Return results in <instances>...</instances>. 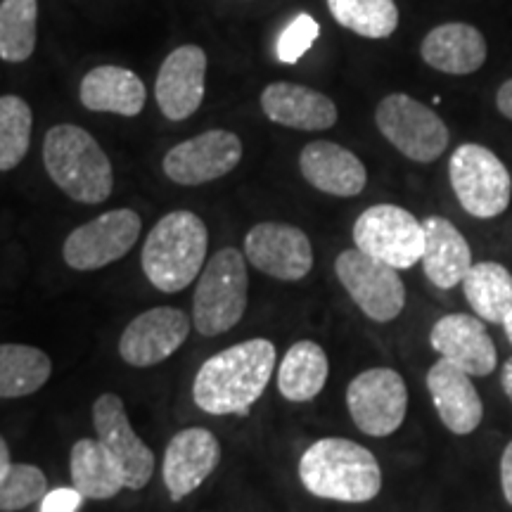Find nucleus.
Returning <instances> with one entry per match:
<instances>
[{
    "label": "nucleus",
    "instance_id": "obj_14",
    "mask_svg": "<svg viewBox=\"0 0 512 512\" xmlns=\"http://www.w3.org/2000/svg\"><path fill=\"white\" fill-rule=\"evenodd\" d=\"M245 259L256 271L275 280L297 283L313 268V247L309 235L290 223H256L245 238Z\"/></svg>",
    "mask_w": 512,
    "mask_h": 512
},
{
    "label": "nucleus",
    "instance_id": "obj_27",
    "mask_svg": "<svg viewBox=\"0 0 512 512\" xmlns=\"http://www.w3.org/2000/svg\"><path fill=\"white\" fill-rule=\"evenodd\" d=\"M467 304L484 323L503 325L512 313V273L498 261L472 264L463 280Z\"/></svg>",
    "mask_w": 512,
    "mask_h": 512
},
{
    "label": "nucleus",
    "instance_id": "obj_6",
    "mask_svg": "<svg viewBox=\"0 0 512 512\" xmlns=\"http://www.w3.org/2000/svg\"><path fill=\"white\" fill-rule=\"evenodd\" d=\"M448 178L460 207L475 219H496L512 200V176L489 147L463 143L448 162Z\"/></svg>",
    "mask_w": 512,
    "mask_h": 512
},
{
    "label": "nucleus",
    "instance_id": "obj_26",
    "mask_svg": "<svg viewBox=\"0 0 512 512\" xmlns=\"http://www.w3.org/2000/svg\"><path fill=\"white\" fill-rule=\"evenodd\" d=\"M330 375V361L323 347L311 339L292 344L278 368V389L287 401L304 403L323 392Z\"/></svg>",
    "mask_w": 512,
    "mask_h": 512
},
{
    "label": "nucleus",
    "instance_id": "obj_10",
    "mask_svg": "<svg viewBox=\"0 0 512 512\" xmlns=\"http://www.w3.org/2000/svg\"><path fill=\"white\" fill-rule=\"evenodd\" d=\"M347 408L363 434L377 439L389 437L406 420V382L392 368H370L349 382Z\"/></svg>",
    "mask_w": 512,
    "mask_h": 512
},
{
    "label": "nucleus",
    "instance_id": "obj_23",
    "mask_svg": "<svg viewBox=\"0 0 512 512\" xmlns=\"http://www.w3.org/2000/svg\"><path fill=\"white\" fill-rule=\"evenodd\" d=\"M425 226V249L420 264L427 280L439 290H453L463 285L465 275L472 268V249L465 235L444 216H430L422 221Z\"/></svg>",
    "mask_w": 512,
    "mask_h": 512
},
{
    "label": "nucleus",
    "instance_id": "obj_7",
    "mask_svg": "<svg viewBox=\"0 0 512 512\" xmlns=\"http://www.w3.org/2000/svg\"><path fill=\"white\" fill-rule=\"evenodd\" d=\"M375 124L389 145L418 164L437 162L451 140L444 119L425 102L406 93L382 98L375 110Z\"/></svg>",
    "mask_w": 512,
    "mask_h": 512
},
{
    "label": "nucleus",
    "instance_id": "obj_1",
    "mask_svg": "<svg viewBox=\"0 0 512 512\" xmlns=\"http://www.w3.org/2000/svg\"><path fill=\"white\" fill-rule=\"evenodd\" d=\"M273 368V342L247 339L202 363L192 384V399L209 415H247L266 392Z\"/></svg>",
    "mask_w": 512,
    "mask_h": 512
},
{
    "label": "nucleus",
    "instance_id": "obj_30",
    "mask_svg": "<svg viewBox=\"0 0 512 512\" xmlns=\"http://www.w3.org/2000/svg\"><path fill=\"white\" fill-rule=\"evenodd\" d=\"M38 0H3L0 3V60L27 62L36 50Z\"/></svg>",
    "mask_w": 512,
    "mask_h": 512
},
{
    "label": "nucleus",
    "instance_id": "obj_18",
    "mask_svg": "<svg viewBox=\"0 0 512 512\" xmlns=\"http://www.w3.org/2000/svg\"><path fill=\"white\" fill-rule=\"evenodd\" d=\"M221 463V444L204 427H188L169 441L164 453L162 477L174 501L200 489Z\"/></svg>",
    "mask_w": 512,
    "mask_h": 512
},
{
    "label": "nucleus",
    "instance_id": "obj_12",
    "mask_svg": "<svg viewBox=\"0 0 512 512\" xmlns=\"http://www.w3.org/2000/svg\"><path fill=\"white\" fill-rule=\"evenodd\" d=\"M242 159V140L226 128L183 140L164 155L162 169L178 185H204L228 176Z\"/></svg>",
    "mask_w": 512,
    "mask_h": 512
},
{
    "label": "nucleus",
    "instance_id": "obj_17",
    "mask_svg": "<svg viewBox=\"0 0 512 512\" xmlns=\"http://www.w3.org/2000/svg\"><path fill=\"white\" fill-rule=\"evenodd\" d=\"M430 344L441 358L472 377L491 375L498 363L494 339L482 318L470 313H448L439 318L430 332Z\"/></svg>",
    "mask_w": 512,
    "mask_h": 512
},
{
    "label": "nucleus",
    "instance_id": "obj_36",
    "mask_svg": "<svg viewBox=\"0 0 512 512\" xmlns=\"http://www.w3.org/2000/svg\"><path fill=\"white\" fill-rule=\"evenodd\" d=\"M496 107H498V112H501L505 119L512 121V79H508L501 88H498Z\"/></svg>",
    "mask_w": 512,
    "mask_h": 512
},
{
    "label": "nucleus",
    "instance_id": "obj_21",
    "mask_svg": "<svg viewBox=\"0 0 512 512\" xmlns=\"http://www.w3.org/2000/svg\"><path fill=\"white\" fill-rule=\"evenodd\" d=\"M261 110L273 124L297 131H328L337 124V105L328 95L302 83L275 81L261 93Z\"/></svg>",
    "mask_w": 512,
    "mask_h": 512
},
{
    "label": "nucleus",
    "instance_id": "obj_8",
    "mask_svg": "<svg viewBox=\"0 0 512 512\" xmlns=\"http://www.w3.org/2000/svg\"><path fill=\"white\" fill-rule=\"evenodd\" d=\"M354 245L382 264L406 271L420 264L425 226L408 209L396 204H375L356 219Z\"/></svg>",
    "mask_w": 512,
    "mask_h": 512
},
{
    "label": "nucleus",
    "instance_id": "obj_31",
    "mask_svg": "<svg viewBox=\"0 0 512 512\" xmlns=\"http://www.w3.org/2000/svg\"><path fill=\"white\" fill-rule=\"evenodd\" d=\"M34 112L19 95L0 98V171H12L22 164L31 145Z\"/></svg>",
    "mask_w": 512,
    "mask_h": 512
},
{
    "label": "nucleus",
    "instance_id": "obj_2",
    "mask_svg": "<svg viewBox=\"0 0 512 512\" xmlns=\"http://www.w3.org/2000/svg\"><path fill=\"white\" fill-rule=\"evenodd\" d=\"M299 479L316 498L339 503H368L380 494V463L366 446L351 439H320L299 460Z\"/></svg>",
    "mask_w": 512,
    "mask_h": 512
},
{
    "label": "nucleus",
    "instance_id": "obj_25",
    "mask_svg": "<svg viewBox=\"0 0 512 512\" xmlns=\"http://www.w3.org/2000/svg\"><path fill=\"white\" fill-rule=\"evenodd\" d=\"M69 472H72L74 489L91 501H107L126 489L117 460L98 439L76 441L69 456Z\"/></svg>",
    "mask_w": 512,
    "mask_h": 512
},
{
    "label": "nucleus",
    "instance_id": "obj_35",
    "mask_svg": "<svg viewBox=\"0 0 512 512\" xmlns=\"http://www.w3.org/2000/svg\"><path fill=\"white\" fill-rule=\"evenodd\" d=\"M501 486H503L505 501L512 505V441L505 446L501 456Z\"/></svg>",
    "mask_w": 512,
    "mask_h": 512
},
{
    "label": "nucleus",
    "instance_id": "obj_33",
    "mask_svg": "<svg viewBox=\"0 0 512 512\" xmlns=\"http://www.w3.org/2000/svg\"><path fill=\"white\" fill-rule=\"evenodd\" d=\"M320 34V24L311 15H297L290 24L283 29V34L278 38V60L285 64L299 62L309 53Z\"/></svg>",
    "mask_w": 512,
    "mask_h": 512
},
{
    "label": "nucleus",
    "instance_id": "obj_4",
    "mask_svg": "<svg viewBox=\"0 0 512 512\" xmlns=\"http://www.w3.org/2000/svg\"><path fill=\"white\" fill-rule=\"evenodd\" d=\"M209 233L192 211H171L147 235L143 247V271L157 290L181 292L195 283L207 259Z\"/></svg>",
    "mask_w": 512,
    "mask_h": 512
},
{
    "label": "nucleus",
    "instance_id": "obj_24",
    "mask_svg": "<svg viewBox=\"0 0 512 512\" xmlns=\"http://www.w3.org/2000/svg\"><path fill=\"white\" fill-rule=\"evenodd\" d=\"M81 105L91 112H112L119 117H138L147 93L136 72L117 64H102L81 79Z\"/></svg>",
    "mask_w": 512,
    "mask_h": 512
},
{
    "label": "nucleus",
    "instance_id": "obj_9",
    "mask_svg": "<svg viewBox=\"0 0 512 512\" xmlns=\"http://www.w3.org/2000/svg\"><path fill=\"white\" fill-rule=\"evenodd\" d=\"M335 273L354 304L375 323H392L406 306V287L396 268L382 264L361 249H344Z\"/></svg>",
    "mask_w": 512,
    "mask_h": 512
},
{
    "label": "nucleus",
    "instance_id": "obj_34",
    "mask_svg": "<svg viewBox=\"0 0 512 512\" xmlns=\"http://www.w3.org/2000/svg\"><path fill=\"white\" fill-rule=\"evenodd\" d=\"M81 503H83V496L74 489V486L72 489L62 486V489L48 491V494L43 496L41 512H76L81 508Z\"/></svg>",
    "mask_w": 512,
    "mask_h": 512
},
{
    "label": "nucleus",
    "instance_id": "obj_39",
    "mask_svg": "<svg viewBox=\"0 0 512 512\" xmlns=\"http://www.w3.org/2000/svg\"><path fill=\"white\" fill-rule=\"evenodd\" d=\"M503 328H505V335H508V339H510V344H512V313H510V316H508V318H505Z\"/></svg>",
    "mask_w": 512,
    "mask_h": 512
},
{
    "label": "nucleus",
    "instance_id": "obj_16",
    "mask_svg": "<svg viewBox=\"0 0 512 512\" xmlns=\"http://www.w3.org/2000/svg\"><path fill=\"white\" fill-rule=\"evenodd\" d=\"M207 79V53L200 46H181L166 55L155 81V98L169 121H185L200 110Z\"/></svg>",
    "mask_w": 512,
    "mask_h": 512
},
{
    "label": "nucleus",
    "instance_id": "obj_11",
    "mask_svg": "<svg viewBox=\"0 0 512 512\" xmlns=\"http://www.w3.org/2000/svg\"><path fill=\"white\" fill-rule=\"evenodd\" d=\"M143 221L133 209H114L83 223L64 240V264L74 271H98L131 252Z\"/></svg>",
    "mask_w": 512,
    "mask_h": 512
},
{
    "label": "nucleus",
    "instance_id": "obj_38",
    "mask_svg": "<svg viewBox=\"0 0 512 512\" xmlns=\"http://www.w3.org/2000/svg\"><path fill=\"white\" fill-rule=\"evenodd\" d=\"M10 465H12V460H10V448H8V444H5V439L0 437V477H3L5 472L10 470Z\"/></svg>",
    "mask_w": 512,
    "mask_h": 512
},
{
    "label": "nucleus",
    "instance_id": "obj_28",
    "mask_svg": "<svg viewBox=\"0 0 512 512\" xmlns=\"http://www.w3.org/2000/svg\"><path fill=\"white\" fill-rule=\"evenodd\" d=\"M53 375L46 351L29 344H0V399L36 394Z\"/></svg>",
    "mask_w": 512,
    "mask_h": 512
},
{
    "label": "nucleus",
    "instance_id": "obj_15",
    "mask_svg": "<svg viewBox=\"0 0 512 512\" xmlns=\"http://www.w3.org/2000/svg\"><path fill=\"white\" fill-rule=\"evenodd\" d=\"M192 320L174 306H157L126 325L119 339V356L133 368L157 366L176 354L190 335Z\"/></svg>",
    "mask_w": 512,
    "mask_h": 512
},
{
    "label": "nucleus",
    "instance_id": "obj_5",
    "mask_svg": "<svg viewBox=\"0 0 512 512\" xmlns=\"http://www.w3.org/2000/svg\"><path fill=\"white\" fill-rule=\"evenodd\" d=\"M249 275L240 249L226 247L209 259L192 297V325L204 337L233 330L247 311Z\"/></svg>",
    "mask_w": 512,
    "mask_h": 512
},
{
    "label": "nucleus",
    "instance_id": "obj_22",
    "mask_svg": "<svg viewBox=\"0 0 512 512\" xmlns=\"http://www.w3.org/2000/svg\"><path fill=\"white\" fill-rule=\"evenodd\" d=\"M420 57L441 74L467 76L484 67L489 46L482 31L465 22H446L422 38Z\"/></svg>",
    "mask_w": 512,
    "mask_h": 512
},
{
    "label": "nucleus",
    "instance_id": "obj_19",
    "mask_svg": "<svg viewBox=\"0 0 512 512\" xmlns=\"http://www.w3.org/2000/svg\"><path fill=\"white\" fill-rule=\"evenodd\" d=\"M427 389L448 432L465 437L482 425L484 403L472 382V375L441 358L427 373Z\"/></svg>",
    "mask_w": 512,
    "mask_h": 512
},
{
    "label": "nucleus",
    "instance_id": "obj_37",
    "mask_svg": "<svg viewBox=\"0 0 512 512\" xmlns=\"http://www.w3.org/2000/svg\"><path fill=\"white\" fill-rule=\"evenodd\" d=\"M501 384H503V392L508 399L512 401V356L508 361L503 363V373H501Z\"/></svg>",
    "mask_w": 512,
    "mask_h": 512
},
{
    "label": "nucleus",
    "instance_id": "obj_20",
    "mask_svg": "<svg viewBox=\"0 0 512 512\" xmlns=\"http://www.w3.org/2000/svg\"><path fill=\"white\" fill-rule=\"evenodd\" d=\"M304 181L325 195L356 197L368 183L366 164L344 145L330 140H313L299 155Z\"/></svg>",
    "mask_w": 512,
    "mask_h": 512
},
{
    "label": "nucleus",
    "instance_id": "obj_29",
    "mask_svg": "<svg viewBox=\"0 0 512 512\" xmlns=\"http://www.w3.org/2000/svg\"><path fill=\"white\" fill-rule=\"evenodd\" d=\"M328 10L339 27L373 41L389 38L399 29L394 0H328Z\"/></svg>",
    "mask_w": 512,
    "mask_h": 512
},
{
    "label": "nucleus",
    "instance_id": "obj_13",
    "mask_svg": "<svg viewBox=\"0 0 512 512\" xmlns=\"http://www.w3.org/2000/svg\"><path fill=\"white\" fill-rule=\"evenodd\" d=\"M93 427L100 444L117 460L126 489H145L155 472V453L133 432L124 401L117 394L98 396L93 406Z\"/></svg>",
    "mask_w": 512,
    "mask_h": 512
},
{
    "label": "nucleus",
    "instance_id": "obj_32",
    "mask_svg": "<svg viewBox=\"0 0 512 512\" xmlns=\"http://www.w3.org/2000/svg\"><path fill=\"white\" fill-rule=\"evenodd\" d=\"M48 494V479L41 467L12 463L0 477V512H17L43 501Z\"/></svg>",
    "mask_w": 512,
    "mask_h": 512
},
{
    "label": "nucleus",
    "instance_id": "obj_3",
    "mask_svg": "<svg viewBox=\"0 0 512 512\" xmlns=\"http://www.w3.org/2000/svg\"><path fill=\"white\" fill-rule=\"evenodd\" d=\"M43 164L64 195L81 204H100L112 195L114 171L93 133L76 124H57L43 138Z\"/></svg>",
    "mask_w": 512,
    "mask_h": 512
}]
</instances>
